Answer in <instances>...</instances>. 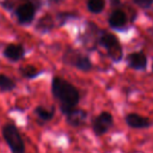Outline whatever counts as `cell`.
Instances as JSON below:
<instances>
[{"label":"cell","mask_w":153,"mask_h":153,"mask_svg":"<svg viewBox=\"0 0 153 153\" xmlns=\"http://www.w3.org/2000/svg\"><path fill=\"white\" fill-rule=\"evenodd\" d=\"M109 24L111 26L116 27V29H120V27L124 26L125 23L127 21L126 15L122 12V11H115L109 17Z\"/></svg>","instance_id":"11"},{"label":"cell","mask_w":153,"mask_h":153,"mask_svg":"<svg viewBox=\"0 0 153 153\" xmlns=\"http://www.w3.org/2000/svg\"><path fill=\"white\" fill-rule=\"evenodd\" d=\"M125 122L128 125L130 128L133 129H144L150 127L151 123L150 120L147 118H144V116L137 115V113H129L125 118Z\"/></svg>","instance_id":"6"},{"label":"cell","mask_w":153,"mask_h":153,"mask_svg":"<svg viewBox=\"0 0 153 153\" xmlns=\"http://www.w3.org/2000/svg\"><path fill=\"white\" fill-rule=\"evenodd\" d=\"M52 93L61 103V110L64 115L70 112L79 102V92L72 84L62 78L52 80Z\"/></svg>","instance_id":"1"},{"label":"cell","mask_w":153,"mask_h":153,"mask_svg":"<svg viewBox=\"0 0 153 153\" xmlns=\"http://www.w3.org/2000/svg\"><path fill=\"white\" fill-rule=\"evenodd\" d=\"M113 125H114L113 115L109 112L103 111L99 115H97L95 118V120L93 121L92 128L97 136H101V135L108 132L109 129L113 127Z\"/></svg>","instance_id":"3"},{"label":"cell","mask_w":153,"mask_h":153,"mask_svg":"<svg viewBox=\"0 0 153 153\" xmlns=\"http://www.w3.org/2000/svg\"><path fill=\"white\" fill-rule=\"evenodd\" d=\"M105 2L104 0H89L88 1V8L90 12L98 14V13L102 12L104 8Z\"/></svg>","instance_id":"14"},{"label":"cell","mask_w":153,"mask_h":153,"mask_svg":"<svg viewBox=\"0 0 153 153\" xmlns=\"http://www.w3.org/2000/svg\"><path fill=\"white\" fill-rule=\"evenodd\" d=\"M69 63L73 64L75 67H77L78 69L82 70V72H89L92 68V63L90 61V59L85 56L81 55H76L73 57V59L71 61H69Z\"/></svg>","instance_id":"10"},{"label":"cell","mask_w":153,"mask_h":153,"mask_svg":"<svg viewBox=\"0 0 153 153\" xmlns=\"http://www.w3.org/2000/svg\"><path fill=\"white\" fill-rule=\"evenodd\" d=\"M127 63L131 68L141 70L147 65V58L143 53H133L127 57Z\"/></svg>","instance_id":"7"},{"label":"cell","mask_w":153,"mask_h":153,"mask_svg":"<svg viewBox=\"0 0 153 153\" xmlns=\"http://www.w3.org/2000/svg\"><path fill=\"white\" fill-rule=\"evenodd\" d=\"M152 69H153V66H152Z\"/></svg>","instance_id":"17"},{"label":"cell","mask_w":153,"mask_h":153,"mask_svg":"<svg viewBox=\"0 0 153 153\" xmlns=\"http://www.w3.org/2000/svg\"><path fill=\"white\" fill-rule=\"evenodd\" d=\"M134 2L142 8H148L153 3V0H134Z\"/></svg>","instance_id":"16"},{"label":"cell","mask_w":153,"mask_h":153,"mask_svg":"<svg viewBox=\"0 0 153 153\" xmlns=\"http://www.w3.org/2000/svg\"><path fill=\"white\" fill-rule=\"evenodd\" d=\"M16 87V84L10 78L0 74V89L2 91H10Z\"/></svg>","instance_id":"12"},{"label":"cell","mask_w":153,"mask_h":153,"mask_svg":"<svg viewBox=\"0 0 153 153\" xmlns=\"http://www.w3.org/2000/svg\"><path fill=\"white\" fill-rule=\"evenodd\" d=\"M36 14V8L33 4L31 3H24L18 8L16 12L17 18L20 23H29L32 21Z\"/></svg>","instance_id":"4"},{"label":"cell","mask_w":153,"mask_h":153,"mask_svg":"<svg viewBox=\"0 0 153 153\" xmlns=\"http://www.w3.org/2000/svg\"><path fill=\"white\" fill-rule=\"evenodd\" d=\"M2 136L12 153H25L24 141L15 125H4L2 127Z\"/></svg>","instance_id":"2"},{"label":"cell","mask_w":153,"mask_h":153,"mask_svg":"<svg viewBox=\"0 0 153 153\" xmlns=\"http://www.w3.org/2000/svg\"><path fill=\"white\" fill-rule=\"evenodd\" d=\"M67 123L72 127H79L83 125L87 120L88 113L83 109L74 108L67 113Z\"/></svg>","instance_id":"5"},{"label":"cell","mask_w":153,"mask_h":153,"mask_svg":"<svg viewBox=\"0 0 153 153\" xmlns=\"http://www.w3.org/2000/svg\"><path fill=\"white\" fill-rule=\"evenodd\" d=\"M4 56L8 60L12 61H19L24 56V48L21 45L10 44L4 49Z\"/></svg>","instance_id":"8"},{"label":"cell","mask_w":153,"mask_h":153,"mask_svg":"<svg viewBox=\"0 0 153 153\" xmlns=\"http://www.w3.org/2000/svg\"><path fill=\"white\" fill-rule=\"evenodd\" d=\"M34 113L43 121H50L52 120L53 115H54V109H51V110H48V109L44 108V107H36V110H34Z\"/></svg>","instance_id":"13"},{"label":"cell","mask_w":153,"mask_h":153,"mask_svg":"<svg viewBox=\"0 0 153 153\" xmlns=\"http://www.w3.org/2000/svg\"><path fill=\"white\" fill-rule=\"evenodd\" d=\"M100 44L107 48L109 51L111 50H117L121 53L119 46V41L116 36L111 35V34H104L102 37L100 38Z\"/></svg>","instance_id":"9"},{"label":"cell","mask_w":153,"mask_h":153,"mask_svg":"<svg viewBox=\"0 0 153 153\" xmlns=\"http://www.w3.org/2000/svg\"><path fill=\"white\" fill-rule=\"evenodd\" d=\"M21 74L24 78H27V79H31V78H34L39 75V72L34 66L32 65H27L24 66L20 69Z\"/></svg>","instance_id":"15"}]
</instances>
